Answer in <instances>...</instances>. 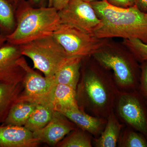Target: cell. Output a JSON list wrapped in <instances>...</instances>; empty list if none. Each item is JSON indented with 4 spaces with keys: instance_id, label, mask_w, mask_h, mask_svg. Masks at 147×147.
<instances>
[{
    "instance_id": "obj_1",
    "label": "cell",
    "mask_w": 147,
    "mask_h": 147,
    "mask_svg": "<svg viewBox=\"0 0 147 147\" xmlns=\"http://www.w3.org/2000/svg\"><path fill=\"white\" fill-rule=\"evenodd\" d=\"M76 89L79 108L92 116L107 119L114 110L119 90L111 71L92 56L83 59Z\"/></svg>"
},
{
    "instance_id": "obj_2",
    "label": "cell",
    "mask_w": 147,
    "mask_h": 147,
    "mask_svg": "<svg viewBox=\"0 0 147 147\" xmlns=\"http://www.w3.org/2000/svg\"><path fill=\"white\" fill-rule=\"evenodd\" d=\"M101 26L93 35L99 38H136L147 44V18L146 13L134 5L122 8L105 1L91 2Z\"/></svg>"
},
{
    "instance_id": "obj_3",
    "label": "cell",
    "mask_w": 147,
    "mask_h": 147,
    "mask_svg": "<svg viewBox=\"0 0 147 147\" xmlns=\"http://www.w3.org/2000/svg\"><path fill=\"white\" fill-rule=\"evenodd\" d=\"M14 30L7 35V42L19 45L53 36L61 22L58 11L53 7H34L28 2L19 3Z\"/></svg>"
},
{
    "instance_id": "obj_4",
    "label": "cell",
    "mask_w": 147,
    "mask_h": 147,
    "mask_svg": "<svg viewBox=\"0 0 147 147\" xmlns=\"http://www.w3.org/2000/svg\"><path fill=\"white\" fill-rule=\"evenodd\" d=\"M92 57L103 67L112 71L119 91L139 90L140 64L122 43L121 45L110 41Z\"/></svg>"
},
{
    "instance_id": "obj_5",
    "label": "cell",
    "mask_w": 147,
    "mask_h": 147,
    "mask_svg": "<svg viewBox=\"0 0 147 147\" xmlns=\"http://www.w3.org/2000/svg\"><path fill=\"white\" fill-rule=\"evenodd\" d=\"M21 55L32 60L34 69L47 77H55L59 69L70 59L53 36L19 45Z\"/></svg>"
},
{
    "instance_id": "obj_6",
    "label": "cell",
    "mask_w": 147,
    "mask_h": 147,
    "mask_svg": "<svg viewBox=\"0 0 147 147\" xmlns=\"http://www.w3.org/2000/svg\"><path fill=\"white\" fill-rule=\"evenodd\" d=\"M53 36L69 56L83 58L92 56L110 41L64 23H61Z\"/></svg>"
},
{
    "instance_id": "obj_7",
    "label": "cell",
    "mask_w": 147,
    "mask_h": 147,
    "mask_svg": "<svg viewBox=\"0 0 147 147\" xmlns=\"http://www.w3.org/2000/svg\"><path fill=\"white\" fill-rule=\"evenodd\" d=\"M114 111L128 127L143 134L147 139L146 99L139 90L119 91Z\"/></svg>"
},
{
    "instance_id": "obj_8",
    "label": "cell",
    "mask_w": 147,
    "mask_h": 147,
    "mask_svg": "<svg viewBox=\"0 0 147 147\" xmlns=\"http://www.w3.org/2000/svg\"><path fill=\"white\" fill-rule=\"evenodd\" d=\"M17 63L25 71L23 82L24 89L16 102L27 101L45 105L49 96L56 85L55 77H46L29 66L24 56L17 60Z\"/></svg>"
},
{
    "instance_id": "obj_9",
    "label": "cell",
    "mask_w": 147,
    "mask_h": 147,
    "mask_svg": "<svg viewBox=\"0 0 147 147\" xmlns=\"http://www.w3.org/2000/svg\"><path fill=\"white\" fill-rule=\"evenodd\" d=\"M61 23L70 24L93 35L101 26L90 3L83 0H70L58 11Z\"/></svg>"
},
{
    "instance_id": "obj_10",
    "label": "cell",
    "mask_w": 147,
    "mask_h": 147,
    "mask_svg": "<svg viewBox=\"0 0 147 147\" xmlns=\"http://www.w3.org/2000/svg\"><path fill=\"white\" fill-rule=\"evenodd\" d=\"M22 56L18 45L7 42L0 47V83H23L25 71L17 62Z\"/></svg>"
},
{
    "instance_id": "obj_11",
    "label": "cell",
    "mask_w": 147,
    "mask_h": 147,
    "mask_svg": "<svg viewBox=\"0 0 147 147\" xmlns=\"http://www.w3.org/2000/svg\"><path fill=\"white\" fill-rule=\"evenodd\" d=\"M74 123L63 114L53 111L51 120L46 126L33 132L34 137L41 143L51 146L57 144L71 131L77 128Z\"/></svg>"
},
{
    "instance_id": "obj_12",
    "label": "cell",
    "mask_w": 147,
    "mask_h": 147,
    "mask_svg": "<svg viewBox=\"0 0 147 147\" xmlns=\"http://www.w3.org/2000/svg\"><path fill=\"white\" fill-rule=\"evenodd\" d=\"M40 144L24 126L0 125V147H36Z\"/></svg>"
},
{
    "instance_id": "obj_13",
    "label": "cell",
    "mask_w": 147,
    "mask_h": 147,
    "mask_svg": "<svg viewBox=\"0 0 147 147\" xmlns=\"http://www.w3.org/2000/svg\"><path fill=\"white\" fill-rule=\"evenodd\" d=\"M45 106L61 113L79 110L76 90L67 85L56 84Z\"/></svg>"
},
{
    "instance_id": "obj_14",
    "label": "cell",
    "mask_w": 147,
    "mask_h": 147,
    "mask_svg": "<svg viewBox=\"0 0 147 147\" xmlns=\"http://www.w3.org/2000/svg\"><path fill=\"white\" fill-rule=\"evenodd\" d=\"M74 123L77 127L87 132L94 138L99 137L105 128L107 119L92 116L84 110H71L62 113Z\"/></svg>"
},
{
    "instance_id": "obj_15",
    "label": "cell",
    "mask_w": 147,
    "mask_h": 147,
    "mask_svg": "<svg viewBox=\"0 0 147 147\" xmlns=\"http://www.w3.org/2000/svg\"><path fill=\"white\" fill-rule=\"evenodd\" d=\"M123 125L120 123L114 110L107 118L104 129L100 136L93 139V144L96 147H116Z\"/></svg>"
},
{
    "instance_id": "obj_16",
    "label": "cell",
    "mask_w": 147,
    "mask_h": 147,
    "mask_svg": "<svg viewBox=\"0 0 147 147\" xmlns=\"http://www.w3.org/2000/svg\"><path fill=\"white\" fill-rule=\"evenodd\" d=\"M84 58L72 57L56 73L57 84L67 85L76 90L81 76V69Z\"/></svg>"
},
{
    "instance_id": "obj_17",
    "label": "cell",
    "mask_w": 147,
    "mask_h": 147,
    "mask_svg": "<svg viewBox=\"0 0 147 147\" xmlns=\"http://www.w3.org/2000/svg\"><path fill=\"white\" fill-rule=\"evenodd\" d=\"M24 89L23 83H0V124L4 122L12 105Z\"/></svg>"
},
{
    "instance_id": "obj_18",
    "label": "cell",
    "mask_w": 147,
    "mask_h": 147,
    "mask_svg": "<svg viewBox=\"0 0 147 147\" xmlns=\"http://www.w3.org/2000/svg\"><path fill=\"white\" fill-rule=\"evenodd\" d=\"M37 104L27 101H18L12 105L2 125L24 126Z\"/></svg>"
},
{
    "instance_id": "obj_19",
    "label": "cell",
    "mask_w": 147,
    "mask_h": 147,
    "mask_svg": "<svg viewBox=\"0 0 147 147\" xmlns=\"http://www.w3.org/2000/svg\"><path fill=\"white\" fill-rule=\"evenodd\" d=\"M53 110L45 105L37 104L24 127L34 132L46 126L53 117Z\"/></svg>"
},
{
    "instance_id": "obj_20",
    "label": "cell",
    "mask_w": 147,
    "mask_h": 147,
    "mask_svg": "<svg viewBox=\"0 0 147 147\" xmlns=\"http://www.w3.org/2000/svg\"><path fill=\"white\" fill-rule=\"evenodd\" d=\"M89 133L77 127L71 131L57 144L58 147H92V139Z\"/></svg>"
},
{
    "instance_id": "obj_21",
    "label": "cell",
    "mask_w": 147,
    "mask_h": 147,
    "mask_svg": "<svg viewBox=\"0 0 147 147\" xmlns=\"http://www.w3.org/2000/svg\"><path fill=\"white\" fill-rule=\"evenodd\" d=\"M11 3L9 0H0V28L7 34L14 30L16 26Z\"/></svg>"
},
{
    "instance_id": "obj_22",
    "label": "cell",
    "mask_w": 147,
    "mask_h": 147,
    "mask_svg": "<svg viewBox=\"0 0 147 147\" xmlns=\"http://www.w3.org/2000/svg\"><path fill=\"white\" fill-rule=\"evenodd\" d=\"M120 147H147V139L140 132L127 127L121 132L118 142Z\"/></svg>"
},
{
    "instance_id": "obj_23",
    "label": "cell",
    "mask_w": 147,
    "mask_h": 147,
    "mask_svg": "<svg viewBox=\"0 0 147 147\" xmlns=\"http://www.w3.org/2000/svg\"><path fill=\"white\" fill-rule=\"evenodd\" d=\"M122 44L132 53L139 63L147 60V44L136 38L123 39Z\"/></svg>"
},
{
    "instance_id": "obj_24",
    "label": "cell",
    "mask_w": 147,
    "mask_h": 147,
    "mask_svg": "<svg viewBox=\"0 0 147 147\" xmlns=\"http://www.w3.org/2000/svg\"><path fill=\"white\" fill-rule=\"evenodd\" d=\"M140 69L139 90L144 97L147 99V60L140 63Z\"/></svg>"
},
{
    "instance_id": "obj_25",
    "label": "cell",
    "mask_w": 147,
    "mask_h": 147,
    "mask_svg": "<svg viewBox=\"0 0 147 147\" xmlns=\"http://www.w3.org/2000/svg\"><path fill=\"white\" fill-rule=\"evenodd\" d=\"M111 5L122 8H127L135 5L134 0H106Z\"/></svg>"
},
{
    "instance_id": "obj_26",
    "label": "cell",
    "mask_w": 147,
    "mask_h": 147,
    "mask_svg": "<svg viewBox=\"0 0 147 147\" xmlns=\"http://www.w3.org/2000/svg\"><path fill=\"white\" fill-rule=\"evenodd\" d=\"M70 0H49L48 6L53 7L58 11L65 7Z\"/></svg>"
},
{
    "instance_id": "obj_27",
    "label": "cell",
    "mask_w": 147,
    "mask_h": 147,
    "mask_svg": "<svg viewBox=\"0 0 147 147\" xmlns=\"http://www.w3.org/2000/svg\"><path fill=\"white\" fill-rule=\"evenodd\" d=\"M135 5L142 12L147 11V0H134Z\"/></svg>"
},
{
    "instance_id": "obj_28",
    "label": "cell",
    "mask_w": 147,
    "mask_h": 147,
    "mask_svg": "<svg viewBox=\"0 0 147 147\" xmlns=\"http://www.w3.org/2000/svg\"><path fill=\"white\" fill-rule=\"evenodd\" d=\"M49 2V0H28V2L34 7L45 6V3Z\"/></svg>"
},
{
    "instance_id": "obj_29",
    "label": "cell",
    "mask_w": 147,
    "mask_h": 147,
    "mask_svg": "<svg viewBox=\"0 0 147 147\" xmlns=\"http://www.w3.org/2000/svg\"><path fill=\"white\" fill-rule=\"evenodd\" d=\"M6 41V35H4L0 34V47L4 45Z\"/></svg>"
},
{
    "instance_id": "obj_30",
    "label": "cell",
    "mask_w": 147,
    "mask_h": 147,
    "mask_svg": "<svg viewBox=\"0 0 147 147\" xmlns=\"http://www.w3.org/2000/svg\"><path fill=\"white\" fill-rule=\"evenodd\" d=\"M9 1L14 4H18L23 0H9Z\"/></svg>"
},
{
    "instance_id": "obj_31",
    "label": "cell",
    "mask_w": 147,
    "mask_h": 147,
    "mask_svg": "<svg viewBox=\"0 0 147 147\" xmlns=\"http://www.w3.org/2000/svg\"><path fill=\"white\" fill-rule=\"evenodd\" d=\"M83 1L88 2L91 3L92 2L96 1H105V0H83Z\"/></svg>"
},
{
    "instance_id": "obj_32",
    "label": "cell",
    "mask_w": 147,
    "mask_h": 147,
    "mask_svg": "<svg viewBox=\"0 0 147 147\" xmlns=\"http://www.w3.org/2000/svg\"><path fill=\"white\" fill-rule=\"evenodd\" d=\"M146 18H147V13H146Z\"/></svg>"
},
{
    "instance_id": "obj_33",
    "label": "cell",
    "mask_w": 147,
    "mask_h": 147,
    "mask_svg": "<svg viewBox=\"0 0 147 147\" xmlns=\"http://www.w3.org/2000/svg\"><path fill=\"white\" fill-rule=\"evenodd\" d=\"M146 102H147V99H146Z\"/></svg>"
}]
</instances>
